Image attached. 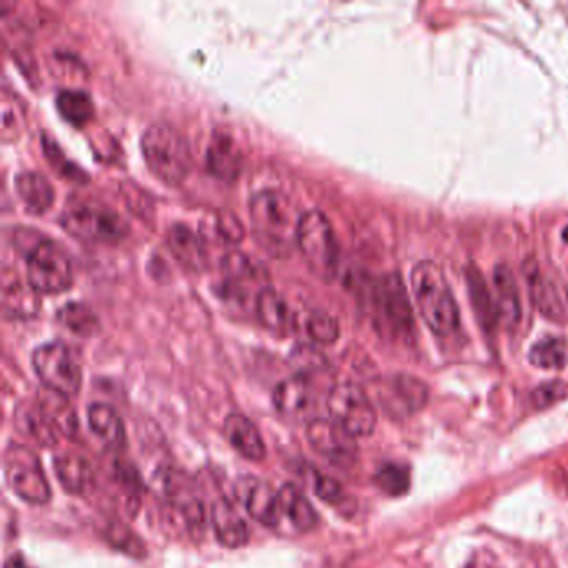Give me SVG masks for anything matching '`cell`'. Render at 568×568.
Here are the masks:
<instances>
[{"label": "cell", "instance_id": "1", "mask_svg": "<svg viewBox=\"0 0 568 568\" xmlns=\"http://www.w3.org/2000/svg\"><path fill=\"white\" fill-rule=\"evenodd\" d=\"M255 241L274 257H287L297 247L301 217L295 205L276 189H264L252 195L249 204Z\"/></svg>", "mask_w": 568, "mask_h": 568}, {"label": "cell", "instance_id": "2", "mask_svg": "<svg viewBox=\"0 0 568 568\" xmlns=\"http://www.w3.org/2000/svg\"><path fill=\"white\" fill-rule=\"evenodd\" d=\"M413 297L425 325L438 337L452 336L460 327V312L440 265L432 261L415 264L410 274Z\"/></svg>", "mask_w": 568, "mask_h": 568}, {"label": "cell", "instance_id": "3", "mask_svg": "<svg viewBox=\"0 0 568 568\" xmlns=\"http://www.w3.org/2000/svg\"><path fill=\"white\" fill-rule=\"evenodd\" d=\"M141 150L148 170L167 185H179L192 169V153L188 138L166 122L145 129Z\"/></svg>", "mask_w": 568, "mask_h": 568}, {"label": "cell", "instance_id": "4", "mask_svg": "<svg viewBox=\"0 0 568 568\" xmlns=\"http://www.w3.org/2000/svg\"><path fill=\"white\" fill-rule=\"evenodd\" d=\"M297 247L314 276L324 282L336 279L339 267V245L333 223L317 208L302 214L297 233Z\"/></svg>", "mask_w": 568, "mask_h": 568}, {"label": "cell", "instance_id": "5", "mask_svg": "<svg viewBox=\"0 0 568 568\" xmlns=\"http://www.w3.org/2000/svg\"><path fill=\"white\" fill-rule=\"evenodd\" d=\"M74 273L68 252L52 241H40L27 254V282L44 295H59L71 289Z\"/></svg>", "mask_w": 568, "mask_h": 568}, {"label": "cell", "instance_id": "6", "mask_svg": "<svg viewBox=\"0 0 568 568\" xmlns=\"http://www.w3.org/2000/svg\"><path fill=\"white\" fill-rule=\"evenodd\" d=\"M4 475L11 491L27 504L44 505L52 497L39 457L25 445L5 448Z\"/></svg>", "mask_w": 568, "mask_h": 568}, {"label": "cell", "instance_id": "7", "mask_svg": "<svg viewBox=\"0 0 568 568\" xmlns=\"http://www.w3.org/2000/svg\"><path fill=\"white\" fill-rule=\"evenodd\" d=\"M62 227L72 237L81 241L109 244L119 242L128 232V226L121 216L102 205L81 202L69 207L62 214Z\"/></svg>", "mask_w": 568, "mask_h": 568}, {"label": "cell", "instance_id": "8", "mask_svg": "<svg viewBox=\"0 0 568 568\" xmlns=\"http://www.w3.org/2000/svg\"><path fill=\"white\" fill-rule=\"evenodd\" d=\"M33 367L39 380L50 392L59 396H77L82 385V372L65 343L47 342L33 353Z\"/></svg>", "mask_w": 568, "mask_h": 568}, {"label": "cell", "instance_id": "9", "mask_svg": "<svg viewBox=\"0 0 568 568\" xmlns=\"http://www.w3.org/2000/svg\"><path fill=\"white\" fill-rule=\"evenodd\" d=\"M328 415L352 437H367L375 431L377 413L359 385H336L327 397Z\"/></svg>", "mask_w": 568, "mask_h": 568}, {"label": "cell", "instance_id": "10", "mask_svg": "<svg viewBox=\"0 0 568 568\" xmlns=\"http://www.w3.org/2000/svg\"><path fill=\"white\" fill-rule=\"evenodd\" d=\"M372 305L377 311L382 324L394 336L402 339L413 336L412 307L399 274H388L375 282L372 289Z\"/></svg>", "mask_w": 568, "mask_h": 568}, {"label": "cell", "instance_id": "11", "mask_svg": "<svg viewBox=\"0 0 568 568\" xmlns=\"http://www.w3.org/2000/svg\"><path fill=\"white\" fill-rule=\"evenodd\" d=\"M237 500L247 510L252 519L262 525L276 529L282 523V510H280L279 492L274 491L267 482L257 476H241L233 487Z\"/></svg>", "mask_w": 568, "mask_h": 568}, {"label": "cell", "instance_id": "12", "mask_svg": "<svg viewBox=\"0 0 568 568\" xmlns=\"http://www.w3.org/2000/svg\"><path fill=\"white\" fill-rule=\"evenodd\" d=\"M307 440L315 452L330 462H352L356 456L355 437L343 431L333 419H314L307 425Z\"/></svg>", "mask_w": 568, "mask_h": 568}, {"label": "cell", "instance_id": "13", "mask_svg": "<svg viewBox=\"0 0 568 568\" xmlns=\"http://www.w3.org/2000/svg\"><path fill=\"white\" fill-rule=\"evenodd\" d=\"M255 314L267 330L277 336H290L297 330V315L282 293L273 287H262L255 295Z\"/></svg>", "mask_w": 568, "mask_h": 568}, {"label": "cell", "instance_id": "14", "mask_svg": "<svg viewBox=\"0 0 568 568\" xmlns=\"http://www.w3.org/2000/svg\"><path fill=\"white\" fill-rule=\"evenodd\" d=\"M242 150L232 135L227 132H216L208 145L207 167L213 176L223 182L235 181L242 170Z\"/></svg>", "mask_w": 568, "mask_h": 568}, {"label": "cell", "instance_id": "15", "mask_svg": "<svg viewBox=\"0 0 568 568\" xmlns=\"http://www.w3.org/2000/svg\"><path fill=\"white\" fill-rule=\"evenodd\" d=\"M14 425L22 435L40 447H53L59 440V432L39 403H19L14 412Z\"/></svg>", "mask_w": 568, "mask_h": 568}, {"label": "cell", "instance_id": "16", "mask_svg": "<svg viewBox=\"0 0 568 568\" xmlns=\"http://www.w3.org/2000/svg\"><path fill=\"white\" fill-rule=\"evenodd\" d=\"M213 525L217 541L227 548H241L249 544L251 530L239 516L232 501L219 498L213 505Z\"/></svg>", "mask_w": 568, "mask_h": 568}, {"label": "cell", "instance_id": "17", "mask_svg": "<svg viewBox=\"0 0 568 568\" xmlns=\"http://www.w3.org/2000/svg\"><path fill=\"white\" fill-rule=\"evenodd\" d=\"M494 287L497 293V314L505 327L516 328L522 318V301L516 276L507 264L494 268Z\"/></svg>", "mask_w": 568, "mask_h": 568}, {"label": "cell", "instance_id": "18", "mask_svg": "<svg viewBox=\"0 0 568 568\" xmlns=\"http://www.w3.org/2000/svg\"><path fill=\"white\" fill-rule=\"evenodd\" d=\"M223 431H226V437L230 445L245 459L261 462L267 456L261 432L242 413H230L226 419Z\"/></svg>", "mask_w": 568, "mask_h": 568}, {"label": "cell", "instance_id": "19", "mask_svg": "<svg viewBox=\"0 0 568 568\" xmlns=\"http://www.w3.org/2000/svg\"><path fill=\"white\" fill-rule=\"evenodd\" d=\"M314 402V390L307 375L297 374L277 385L274 392L276 409L286 416H301Z\"/></svg>", "mask_w": 568, "mask_h": 568}, {"label": "cell", "instance_id": "20", "mask_svg": "<svg viewBox=\"0 0 568 568\" xmlns=\"http://www.w3.org/2000/svg\"><path fill=\"white\" fill-rule=\"evenodd\" d=\"M523 274L529 280L530 295H532L536 309L552 321H561L565 317L564 302H561L557 287L542 274L541 268L532 258L523 264Z\"/></svg>", "mask_w": 568, "mask_h": 568}, {"label": "cell", "instance_id": "21", "mask_svg": "<svg viewBox=\"0 0 568 568\" xmlns=\"http://www.w3.org/2000/svg\"><path fill=\"white\" fill-rule=\"evenodd\" d=\"M57 481L74 495H85L96 485L93 466L77 454H61L53 459Z\"/></svg>", "mask_w": 568, "mask_h": 568}, {"label": "cell", "instance_id": "22", "mask_svg": "<svg viewBox=\"0 0 568 568\" xmlns=\"http://www.w3.org/2000/svg\"><path fill=\"white\" fill-rule=\"evenodd\" d=\"M167 242H169L170 251L176 255L177 261L181 262L189 270L202 273L207 267V249L194 230L177 223V226L170 227Z\"/></svg>", "mask_w": 568, "mask_h": 568}, {"label": "cell", "instance_id": "23", "mask_svg": "<svg viewBox=\"0 0 568 568\" xmlns=\"http://www.w3.org/2000/svg\"><path fill=\"white\" fill-rule=\"evenodd\" d=\"M15 191L25 210L33 216H44L52 207L56 192L46 177L37 172H22L15 177Z\"/></svg>", "mask_w": 568, "mask_h": 568}, {"label": "cell", "instance_id": "24", "mask_svg": "<svg viewBox=\"0 0 568 568\" xmlns=\"http://www.w3.org/2000/svg\"><path fill=\"white\" fill-rule=\"evenodd\" d=\"M280 510L282 516L301 532H311L317 525L318 517L304 492L295 485L286 484L279 491Z\"/></svg>", "mask_w": 568, "mask_h": 568}, {"label": "cell", "instance_id": "25", "mask_svg": "<svg viewBox=\"0 0 568 568\" xmlns=\"http://www.w3.org/2000/svg\"><path fill=\"white\" fill-rule=\"evenodd\" d=\"M90 431L110 447H122L125 442L124 422L113 407L107 403H93L87 410Z\"/></svg>", "mask_w": 568, "mask_h": 568}, {"label": "cell", "instance_id": "26", "mask_svg": "<svg viewBox=\"0 0 568 568\" xmlns=\"http://www.w3.org/2000/svg\"><path fill=\"white\" fill-rule=\"evenodd\" d=\"M56 106L65 121L75 128H84L85 124L93 121L94 102L84 90L64 88L57 94Z\"/></svg>", "mask_w": 568, "mask_h": 568}, {"label": "cell", "instance_id": "27", "mask_svg": "<svg viewBox=\"0 0 568 568\" xmlns=\"http://www.w3.org/2000/svg\"><path fill=\"white\" fill-rule=\"evenodd\" d=\"M467 286H469L470 299H472L476 318L485 330H492L495 322H497V309L492 302L484 276L476 270V267H469V270H467Z\"/></svg>", "mask_w": 568, "mask_h": 568}, {"label": "cell", "instance_id": "28", "mask_svg": "<svg viewBox=\"0 0 568 568\" xmlns=\"http://www.w3.org/2000/svg\"><path fill=\"white\" fill-rule=\"evenodd\" d=\"M388 390L392 392L396 402L402 406L403 412L412 413L421 410L428 399L427 385L419 378L410 377V375H397L392 378Z\"/></svg>", "mask_w": 568, "mask_h": 568}, {"label": "cell", "instance_id": "29", "mask_svg": "<svg viewBox=\"0 0 568 568\" xmlns=\"http://www.w3.org/2000/svg\"><path fill=\"white\" fill-rule=\"evenodd\" d=\"M529 361L533 367L558 371L567 362V347L558 337H545L530 349Z\"/></svg>", "mask_w": 568, "mask_h": 568}, {"label": "cell", "instance_id": "30", "mask_svg": "<svg viewBox=\"0 0 568 568\" xmlns=\"http://www.w3.org/2000/svg\"><path fill=\"white\" fill-rule=\"evenodd\" d=\"M39 406L43 407L44 412L47 413L59 434L72 437L77 432V416H75L74 410L71 409L65 397L49 390L47 396L39 399Z\"/></svg>", "mask_w": 568, "mask_h": 568}, {"label": "cell", "instance_id": "31", "mask_svg": "<svg viewBox=\"0 0 568 568\" xmlns=\"http://www.w3.org/2000/svg\"><path fill=\"white\" fill-rule=\"evenodd\" d=\"M57 318L75 336L90 337L99 330V321L87 305L71 302L59 311Z\"/></svg>", "mask_w": 568, "mask_h": 568}, {"label": "cell", "instance_id": "32", "mask_svg": "<svg viewBox=\"0 0 568 568\" xmlns=\"http://www.w3.org/2000/svg\"><path fill=\"white\" fill-rule=\"evenodd\" d=\"M223 274L226 280L233 287H244L261 279V265L255 264L247 255L230 254L223 258Z\"/></svg>", "mask_w": 568, "mask_h": 568}, {"label": "cell", "instance_id": "33", "mask_svg": "<svg viewBox=\"0 0 568 568\" xmlns=\"http://www.w3.org/2000/svg\"><path fill=\"white\" fill-rule=\"evenodd\" d=\"M375 482L385 494L390 495V497H400V495L409 492L410 473L403 466L387 463L378 470Z\"/></svg>", "mask_w": 568, "mask_h": 568}, {"label": "cell", "instance_id": "34", "mask_svg": "<svg viewBox=\"0 0 568 568\" xmlns=\"http://www.w3.org/2000/svg\"><path fill=\"white\" fill-rule=\"evenodd\" d=\"M307 333L315 343L330 346L339 339V322L327 312H314L307 321Z\"/></svg>", "mask_w": 568, "mask_h": 568}, {"label": "cell", "instance_id": "35", "mask_svg": "<svg viewBox=\"0 0 568 568\" xmlns=\"http://www.w3.org/2000/svg\"><path fill=\"white\" fill-rule=\"evenodd\" d=\"M311 473L312 491L322 501L330 505L346 504V492L334 476L325 475V473L315 469H311Z\"/></svg>", "mask_w": 568, "mask_h": 568}, {"label": "cell", "instance_id": "36", "mask_svg": "<svg viewBox=\"0 0 568 568\" xmlns=\"http://www.w3.org/2000/svg\"><path fill=\"white\" fill-rule=\"evenodd\" d=\"M567 396V388L561 382H551V384L542 385L533 392V403L536 409H547L554 403L560 402Z\"/></svg>", "mask_w": 568, "mask_h": 568}, {"label": "cell", "instance_id": "37", "mask_svg": "<svg viewBox=\"0 0 568 568\" xmlns=\"http://www.w3.org/2000/svg\"><path fill=\"white\" fill-rule=\"evenodd\" d=\"M109 539L112 544L117 545V548L128 552L131 555H137L138 552L144 551L141 542H137L134 533L129 532L124 525H113L110 529Z\"/></svg>", "mask_w": 568, "mask_h": 568}, {"label": "cell", "instance_id": "38", "mask_svg": "<svg viewBox=\"0 0 568 568\" xmlns=\"http://www.w3.org/2000/svg\"><path fill=\"white\" fill-rule=\"evenodd\" d=\"M44 147H46V154L47 157H49L50 164H52V167H59V164H62L64 166V170H62L61 176L69 177L71 181H77L81 182L82 179V172L77 169V167L74 166V164L65 162L64 154L57 148V145L49 144L47 142V138H44Z\"/></svg>", "mask_w": 568, "mask_h": 568}, {"label": "cell", "instance_id": "39", "mask_svg": "<svg viewBox=\"0 0 568 568\" xmlns=\"http://www.w3.org/2000/svg\"><path fill=\"white\" fill-rule=\"evenodd\" d=\"M467 568H497L494 565L488 564V557L485 558H472V564L467 565Z\"/></svg>", "mask_w": 568, "mask_h": 568}, {"label": "cell", "instance_id": "40", "mask_svg": "<svg viewBox=\"0 0 568 568\" xmlns=\"http://www.w3.org/2000/svg\"><path fill=\"white\" fill-rule=\"evenodd\" d=\"M5 568H24V564H22L21 558L12 557L11 560L5 564Z\"/></svg>", "mask_w": 568, "mask_h": 568}, {"label": "cell", "instance_id": "41", "mask_svg": "<svg viewBox=\"0 0 568 568\" xmlns=\"http://www.w3.org/2000/svg\"><path fill=\"white\" fill-rule=\"evenodd\" d=\"M561 237H564L565 244L568 245V226L565 227L564 232H561Z\"/></svg>", "mask_w": 568, "mask_h": 568}]
</instances>
